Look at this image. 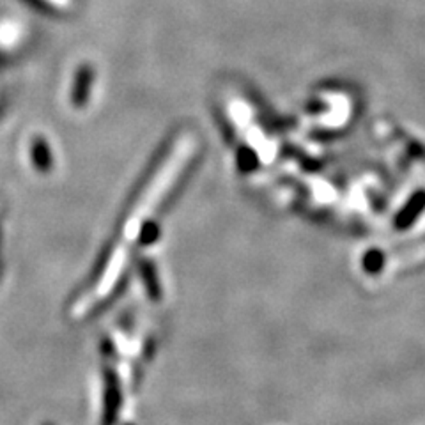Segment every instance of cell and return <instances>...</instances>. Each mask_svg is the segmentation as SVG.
Masks as SVG:
<instances>
[{"label":"cell","instance_id":"4","mask_svg":"<svg viewBox=\"0 0 425 425\" xmlns=\"http://www.w3.org/2000/svg\"><path fill=\"white\" fill-rule=\"evenodd\" d=\"M47 425H48V424H47Z\"/></svg>","mask_w":425,"mask_h":425},{"label":"cell","instance_id":"3","mask_svg":"<svg viewBox=\"0 0 425 425\" xmlns=\"http://www.w3.org/2000/svg\"><path fill=\"white\" fill-rule=\"evenodd\" d=\"M383 264H385V257H383L379 252H371V254H367L365 261H363V268H365L367 273H379L383 268Z\"/></svg>","mask_w":425,"mask_h":425},{"label":"cell","instance_id":"1","mask_svg":"<svg viewBox=\"0 0 425 425\" xmlns=\"http://www.w3.org/2000/svg\"><path fill=\"white\" fill-rule=\"evenodd\" d=\"M191 152H193V141L188 137L181 138L176 144L174 151L168 154L167 160L163 161V165L160 167V170L154 174V177L151 179V183L147 184V188L142 193L141 200L137 202V206L133 207L131 216L126 222L125 230H122L121 236V245L113 250L112 259L109 261L106 268L113 269V271H121L122 264H125V259L129 252V246L131 243H135L138 232L144 227L145 220L157 211V207L160 206L161 199L165 197L170 186L176 183V179L179 177L181 170L184 168V165L190 160Z\"/></svg>","mask_w":425,"mask_h":425},{"label":"cell","instance_id":"2","mask_svg":"<svg viewBox=\"0 0 425 425\" xmlns=\"http://www.w3.org/2000/svg\"><path fill=\"white\" fill-rule=\"evenodd\" d=\"M106 401H105V422L113 420L115 415H118V408L119 402H121V395H119V388H118V381L115 378H106Z\"/></svg>","mask_w":425,"mask_h":425}]
</instances>
